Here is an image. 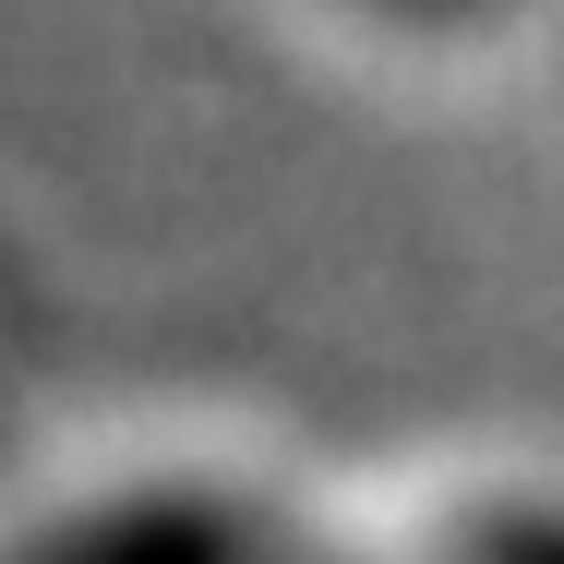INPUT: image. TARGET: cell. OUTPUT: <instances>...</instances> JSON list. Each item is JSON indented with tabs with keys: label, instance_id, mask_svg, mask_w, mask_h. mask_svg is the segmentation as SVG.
Instances as JSON below:
<instances>
[{
	"label": "cell",
	"instance_id": "1",
	"mask_svg": "<svg viewBox=\"0 0 564 564\" xmlns=\"http://www.w3.org/2000/svg\"><path fill=\"white\" fill-rule=\"evenodd\" d=\"M0 564H325V541L228 480H144V492H97L36 517Z\"/></svg>",
	"mask_w": 564,
	"mask_h": 564
},
{
	"label": "cell",
	"instance_id": "2",
	"mask_svg": "<svg viewBox=\"0 0 564 564\" xmlns=\"http://www.w3.org/2000/svg\"><path fill=\"white\" fill-rule=\"evenodd\" d=\"M397 564H564V505H480L468 529H445V541H421Z\"/></svg>",
	"mask_w": 564,
	"mask_h": 564
},
{
	"label": "cell",
	"instance_id": "3",
	"mask_svg": "<svg viewBox=\"0 0 564 564\" xmlns=\"http://www.w3.org/2000/svg\"><path fill=\"white\" fill-rule=\"evenodd\" d=\"M360 12H397V24H468V12H492V0H360Z\"/></svg>",
	"mask_w": 564,
	"mask_h": 564
}]
</instances>
